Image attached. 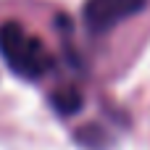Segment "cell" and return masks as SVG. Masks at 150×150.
Segmentation results:
<instances>
[{"mask_svg":"<svg viewBox=\"0 0 150 150\" xmlns=\"http://www.w3.org/2000/svg\"><path fill=\"white\" fill-rule=\"evenodd\" d=\"M76 142L87 150H105L111 145V137L100 124H87L84 129L76 132Z\"/></svg>","mask_w":150,"mask_h":150,"instance_id":"4","label":"cell"},{"mask_svg":"<svg viewBox=\"0 0 150 150\" xmlns=\"http://www.w3.org/2000/svg\"><path fill=\"white\" fill-rule=\"evenodd\" d=\"M50 105L58 116H74L82 111L84 105V98H82V90L74 87V84H61L50 92Z\"/></svg>","mask_w":150,"mask_h":150,"instance_id":"3","label":"cell"},{"mask_svg":"<svg viewBox=\"0 0 150 150\" xmlns=\"http://www.w3.org/2000/svg\"><path fill=\"white\" fill-rule=\"evenodd\" d=\"M0 55L5 66L21 79H42L55 66L50 50L18 21L0 24Z\"/></svg>","mask_w":150,"mask_h":150,"instance_id":"1","label":"cell"},{"mask_svg":"<svg viewBox=\"0 0 150 150\" xmlns=\"http://www.w3.org/2000/svg\"><path fill=\"white\" fill-rule=\"evenodd\" d=\"M145 8L148 0H87L82 8V18L92 34H105L121 21L142 13Z\"/></svg>","mask_w":150,"mask_h":150,"instance_id":"2","label":"cell"}]
</instances>
